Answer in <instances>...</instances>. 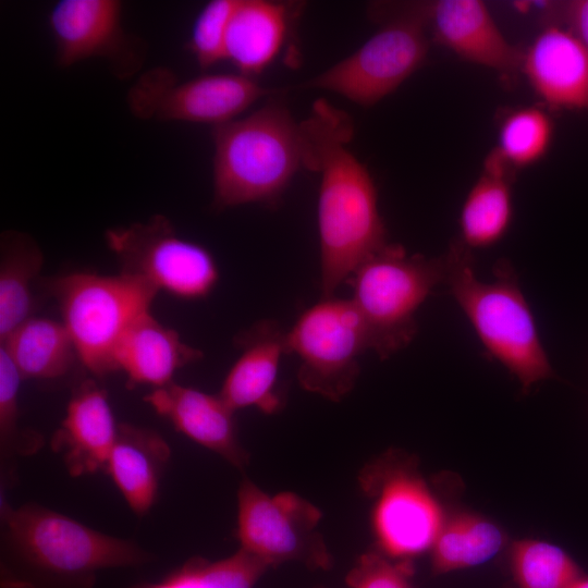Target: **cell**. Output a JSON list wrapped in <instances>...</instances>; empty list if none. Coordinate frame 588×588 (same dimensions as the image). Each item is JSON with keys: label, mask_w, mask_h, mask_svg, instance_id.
I'll return each mask as SVG.
<instances>
[{"label": "cell", "mask_w": 588, "mask_h": 588, "mask_svg": "<svg viewBox=\"0 0 588 588\" xmlns=\"http://www.w3.org/2000/svg\"><path fill=\"white\" fill-rule=\"evenodd\" d=\"M304 167L320 175L318 235L321 297L333 296L354 271L388 244L369 170L351 151L352 120L318 99L302 122Z\"/></svg>", "instance_id": "cell-1"}, {"label": "cell", "mask_w": 588, "mask_h": 588, "mask_svg": "<svg viewBox=\"0 0 588 588\" xmlns=\"http://www.w3.org/2000/svg\"><path fill=\"white\" fill-rule=\"evenodd\" d=\"M1 588H95L99 572L138 567L155 558L39 504L1 500Z\"/></svg>", "instance_id": "cell-2"}, {"label": "cell", "mask_w": 588, "mask_h": 588, "mask_svg": "<svg viewBox=\"0 0 588 588\" xmlns=\"http://www.w3.org/2000/svg\"><path fill=\"white\" fill-rule=\"evenodd\" d=\"M444 284L463 310L486 353L503 365L523 391L553 376L531 308L512 265L501 259L489 282L475 272L471 250L454 242L443 255Z\"/></svg>", "instance_id": "cell-3"}, {"label": "cell", "mask_w": 588, "mask_h": 588, "mask_svg": "<svg viewBox=\"0 0 588 588\" xmlns=\"http://www.w3.org/2000/svg\"><path fill=\"white\" fill-rule=\"evenodd\" d=\"M213 207L273 205L305 163V139L281 103L213 127Z\"/></svg>", "instance_id": "cell-4"}, {"label": "cell", "mask_w": 588, "mask_h": 588, "mask_svg": "<svg viewBox=\"0 0 588 588\" xmlns=\"http://www.w3.org/2000/svg\"><path fill=\"white\" fill-rule=\"evenodd\" d=\"M81 366L95 377L117 371L115 350L127 329L150 311L158 291L139 278L72 272L46 283Z\"/></svg>", "instance_id": "cell-5"}, {"label": "cell", "mask_w": 588, "mask_h": 588, "mask_svg": "<svg viewBox=\"0 0 588 588\" xmlns=\"http://www.w3.org/2000/svg\"><path fill=\"white\" fill-rule=\"evenodd\" d=\"M444 278L443 256L408 255L389 243L354 271L347 281L351 301L366 326L370 350L381 359L412 342L417 310Z\"/></svg>", "instance_id": "cell-6"}, {"label": "cell", "mask_w": 588, "mask_h": 588, "mask_svg": "<svg viewBox=\"0 0 588 588\" xmlns=\"http://www.w3.org/2000/svg\"><path fill=\"white\" fill-rule=\"evenodd\" d=\"M286 354L299 359L297 378L307 391L339 401L359 375V356L370 350L366 326L351 298L321 297L285 332Z\"/></svg>", "instance_id": "cell-7"}, {"label": "cell", "mask_w": 588, "mask_h": 588, "mask_svg": "<svg viewBox=\"0 0 588 588\" xmlns=\"http://www.w3.org/2000/svg\"><path fill=\"white\" fill-rule=\"evenodd\" d=\"M105 240L121 266L120 272L139 278L158 293L196 301L207 297L219 281L212 254L179 235L162 215L145 222L110 228Z\"/></svg>", "instance_id": "cell-8"}, {"label": "cell", "mask_w": 588, "mask_h": 588, "mask_svg": "<svg viewBox=\"0 0 588 588\" xmlns=\"http://www.w3.org/2000/svg\"><path fill=\"white\" fill-rule=\"evenodd\" d=\"M419 10L388 20L356 51L301 85L338 94L371 107L395 91L425 62L429 51Z\"/></svg>", "instance_id": "cell-9"}, {"label": "cell", "mask_w": 588, "mask_h": 588, "mask_svg": "<svg viewBox=\"0 0 588 588\" xmlns=\"http://www.w3.org/2000/svg\"><path fill=\"white\" fill-rule=\"evenodd\" d=\"M270 93L255 77L238 72L204 74L181 82L170 69L158 66L136 79L126 101L139 119L216 127L240 118Z\"/></svg>", "instance_id": "cell-10"}, {"label": "cell", "mask_w": 588, "mask_h": 588, "mask_svg": "<svg viewBox=\"0 0 588 588\" xmlns=\"http://www.w3.org/2000/svg\"><path fill=\"white\" fill-rule=\"evenodd\" d=\"M320 511L291 492L270 495L244 479L237 491L240 549L274 566L287 561L328 568L331 555L318 531Z\"/></svg>", "instance_id": "cell-11"}, {"label": "cell", "mask_w": 588, "mask_h": 588, "mask_svg": "<svg viewBox=\"0 0 588 588\" xmlns=\"http://www.w3.org/2000/svg\"><path fill=\"white\" fill-rule=\"evenodd\" d=\"M363 481L375 491L372 524L381 553L411 562L431 550L444 518L426 483L407 469L379 465Z\"/></svg>", "instance_id": "cell-12"}, {"label": "cell", "mask_w": 588, "mask_h": 588, "mask_svg": "<svg viewBox=\"0 0 588 588\" xmlns=\"http://www.w3.org/2000/svg\"><path fill=\"white\" fill-rule=\"evenodd\" d=\"M122 10L118 0L58 1L48 16L57 64L70 68L100 58L110 61L119 75L136 70L138 57L123 28Z\"/></svg>", "instance_id": "cell-13"}, {"label": "cell", "mask_w": 588, "mask_h": 588, "mask_svg": "<svg viewBox=\"0 0 588 588\" xmlns=\"http://www.w3.org/2000/svg\"><path fill=\"white\" fill-rule=\"evenodd\" d=\"M433 39L461 59L499 73L522 66L523 51L512 45L480 0H438L419 7Z\"/></svg>", "instance_id": "cell-14"}, {"label": "cell", "mask_w": 588, "mask_h": 588, "mask_svg": "<svg viewBox=\"0 0 588 588\" xmlns=\"http://www.w3.org/2000/svg\"><path fill=\"white\" fill-rule=\"evenodd\" d=\"M520 70L550 108L588 112V48L566 27L546 26L523 52Z\"/></svg>", "instance_id": "cell-15"}, {"label": "cell", "mask_w": 588, "mask_h": 588, "mask_svg": "<svg viewBox=\"0 0 588 588\" xmlns=\"http://www.w3.org/2000/svg\"><path fill=\"white\" fill-rule=\"evenodd\" d=\"M118 429L106 390L85 379L72 391L50 445L72 477L106 471Z\"/></svg>", "instance_id": "cell-16"}, {"label": "cell", "mask_w": 588, "mask_h": 588, "mask_svg": "<svg viewBox=\"0 0 588 588\" xmlns=\"http://www.w3.org/2000/svg\"><path fill=\"white\" fill-rule=\"evenodd\" d=\"M152 409L195 443L217 453L238 469L249 462L236 430L235 411L218 394L174 381L144 396Z\"/></svg>", "instance_id": "cell-17"}, {"label": "cell", "mask_w": 588, "mask_h": 588, "mask_svg": "<svg viewBox=\"0 0 588 588\" xmlns=\"http://www.w3.org/2000/svg\"><path fill=\"white\" fill-rule=\"evenodd\" d=\"M285 332L275 321L262 320L236 336L241 355L219 392L235 412L256 407L270 415L281 407L275 383L281 357L286 354Z\"/></svg>", "instance_id": "cell-18"}, {"label": "cell", "mask_w": 588, "mask_h": 588, "mask_svg": "<svg viewBox=\"0 0 588 588\" xmlns=\"http://www.w3.org/2000/svg\"><path fill=\"white\" fill-rule=\"evenodd\" d=\"M203 357V352L185 343L174 329L159 322L148 311L124 333L115 353L117 371H123L130 385L152 389L173 380L182 367Z\"/></svg>", "instance_id": "cell-19"}, {"label": "cell", "mask_w": 588, "mask_h": 588, "mask_svg": "<svg viewBox=\"0 0 588 588\" xmlns=\"http://www.w3.org/2000/svg\"><path fill=\"white\" fill-rule=\"evenodd\" d=\"M171 449L157 431L120 422L106 473L137 516L154 506Z\"/></svg>", "instance_id": "cell-20"}, {"label": "cell", "mask_w": 588, "mask_h": 588, "mask_svg": "<svg viewBox=\"0 0 588 588\" xmlns=\"http://www.w3.org/2000/svg\"><path fill=\"white\" fill-rule=\"evenodd\" d=\"M290 5L269 0H237L226 40L225 61L255 77L279 56L292 19Z\"/></svg>", "instance_id": "cell-21"}, {"label": "cell", "mask_w": 588, "mask_h": 588, "mask_svg": "<svg viewBox=\"0 0 588 588\" xmlns=\"http://www.w3.org/2000/svg\"><path fill=\"white\" fill-rule=\"evenodd\" d=\"M512 171L492 150L460 212V243L469 250L493 246L513 219Z\"/></svg>", "instance_id": "cell-22"}, {"label": "cell", "mask_w": 588, "mask_h": 588, "mask_svg": "<svg viewBox=\"0 0 588 588\" xmlns=\"http://www.w3.org/2000/svg\"><path fill=\"white\" fill-rule=\"evenodd\" d=\"M0 347L23 380L61 379L81 365L73 340L61 320L33 316L2 341Z\"/></svg>", "instance_id": "cell-23"}, {"label": "cell", "mask_w": 588, "mask_h": 588, "mask_svg": "<svg viewBox=\"0 0 588 588\" xmlns=\"http://www.w3.org/2000/svg\"><path fill=\"white\" fill-rule=\"evenodd\" d=\"M44 262L38 244L26 233L5 231L0 240V342L33 317V286Z\"/></svg>", "instance_id": "cell-24"}, {"label": "cell", "mask_w": 588, "mask_h": 588, "mask_svg": "<svg viewBox=\"0 0 588 588\" xmlns=\"http://www.w3.org/2000/svg\"><path fill=\"white\" fill-rule=\"evenodd\" d=\"M505 537L492 522L473 514L444 520L431 548L436 573L480 565L503 547Z\"/></svg>", "instance_id": "cell-25"}, {"label": "cell", "mask_w": 588, "mask_h": 588, "mask_svg": "<svg viewBox=\"0 0 588 588\" xmlns=\"http://www.w3.org/2000/svg\"><path fill=\"white\" fill-rule=\"evenodd\" d=\"M269 566L238 549L217 561L194 556L158 581H143L127 588H254Z\"/></svg>", "instance_id": "cell-26"}, {"label": "cell", "mask_w": 588, "mask_h": 588, "mask_svg": "<svg viewBox=\"0 0 588 588\" xmlns=\"http://www.w3.org/2000/svg\"><path fill=\"white\" fill-rule=\"evenodd\" d=\"M552 138L549 114L538 107H522L502 120L493 150L511 170L527 168L547 155Z\"/></svg>", "instance_id": "cell-27"}, {"label": "cell", "mask_w": 588, "mask_h": 588, "mask_svg": "<svg viewBox=\"0 0 588 588\" xmlns=\"http://www.w3.org/2000/svg\"><path fill=\"white\" fill-rule=\"evenodd\" d=\"M517 588H567L579 577L574 560L560 547L539 540H520L511 551Z\"/></svg>", "instance_id": "cell-28"}, {"label": "cell", "mask_w": 588, "mask_h": 588, "mask_svg": "<svg viewBox=\"0 0 588 588\" xmlns=\"http://www.w3.org/2000/svg\"><path fill=\"white\" fill-rule=\"evenodd\" d=\"M22 381L14 364L0 347V454L5 473L8 466L12 468L19 457L37 453L45 443L38 431L20 425L19 392Z\"/></svg>", "instance_id": "cell-29"}, {"label": "cell", "mask_w": 588, "mask_h": 588, "mask_svg": "<svg viewBox=\"0 0 588 588\" xmlns=\"http://www.w3.org/2000/svg\"><path fill=\"white\" fill-rule=\"evenodd\" d=\"M237 0H211L198 13L187 49L201 70L225 61V40Z\"/></svg>", "instance_id": "cell-30"}, {"label": "cell", "mask_w": 588, "mask_h": 588, "mask_svg": "<svg viewBox=\"0 0 588 588\" xmlns=\"http://www.w3.org/2000/svg\"><path fill=\"white\" fill-rule=\"evenodd\" d=\"M409 561L391 560L382 553L362 555L346 577L350 588H412Z\"/></svg>", "instance_id": "cell-31"}, {"label": "cell", "mask_w": 588, "mask_h": 588, "mask_svg": "<svg viewBox=\"0 0 588 588\" xmlns=\"http://www.w3.org/2000/svg\"><path fill=\"white\" fill-rule=\"evenodd\" d=\"M562 21L587 48H588V0L567 1L562 5Z\"/></svg>", "instance_id": "cell-32"}, {"label": "cell", "mask_w": 588, "mask_h": 588, "mask_svg": "<svg viewBox=\"0 0 588 588\" xmlns=\"http://www.w3.org/2000/svg\"><path fill=\"white\" fill-rule=\"evenodd\" d=\"M567 588H588V577L576 578Z\"/></svg>", "instance_id": "cell-33"}]
</instances>
